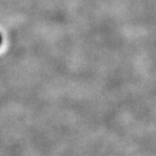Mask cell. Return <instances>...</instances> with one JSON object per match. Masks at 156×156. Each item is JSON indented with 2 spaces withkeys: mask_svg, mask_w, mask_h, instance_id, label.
I'll list each match as a JSON object with an SVG mask.
<instances>
[{
  "mask_svg": "<svg viewBox=\"0 0 156 156\" xmlns=\"http://www.w3.org/2000/svg\"><path fill=\"white\" fill-rule=\"evenodd\" d=\"M1 41H2V38H1V36H0V44H1Z\"/></svg>",
  "mask_w": 156,
  "mask_h": 156,
  "instance_id": "6da1fadb",
  "label": "cell"
}]
</instances>
